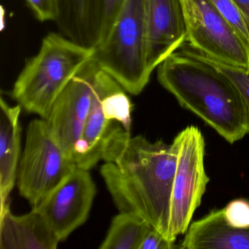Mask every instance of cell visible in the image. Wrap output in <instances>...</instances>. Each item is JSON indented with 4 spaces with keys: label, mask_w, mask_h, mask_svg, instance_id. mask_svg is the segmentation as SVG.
Masks as SVG:
<instances>
[{
    "label": "cell",
    "mask_w": 249,
    "mask_h": 249,
    "mask_svg": "<svg viewBox=\"0 0 249 249\" xmlns=\"http://www.w3.org/2000/svg\"><path fill=\"white\" fill-rule=\"evenodd\" d=\"M176 142L132 138L113 162L100 169L121 213L135 214L170 240V205L177 165Z\"/></svg>",
    "instance_id": "obj_1"
},
{
    "label": "cell",
    "mask_w": 249,
    "mask_h": 249,
    "mask_svg": "<svg viewBox=\"0 0 249 249\" xmlns=\"http://www.w3.org/2000/svg\"><path fill=\"white\" fill-rule=\"evenodd\" d=\"M157 79L182 107L200 118L230 144L249 133L247 110L235 86L185 46L159 65Z\"/></svg>",
    "instance_id": "obj_2"
},
{
    "label": "cell",
    "mask_w": 249,
    "mask_h": 249,
    "mask_svg": "<svg viewBox=\"0 0 249 249\" xmlns=\"http://www.w3.org/2000/svg\"><path fill=\"white\" fill-rule=\"evenodd\" d=\"M94 51L63 35L49 33L43 38L38 53L26 62L11 96L27 113L47 119L56 98L92 59Z\"/></svg>",
    "instance_id": "obj_3"
},
{
    "label": "cell",
    "mask_w": 249,
    "mask_h": 249,
    "mask_svg": "<svg viewBox=\"0 0 249 249\" xmlns=\"http://www.w3.org/2000/svg\"><path fill=\"white\" fill-rule=\"evenodd\" d=\"M123 87L100 68L92 103L75 151L77 167L113 162L131 138L132 103Z\"/></svg>",
    "instance_id": "obj_4"
},
{
    "label": "cell",
    "mask_w": 249,
    "mask_h": 249,
    "mask_svg": "<svg viewBox=\"0 0 249 249\" xmlns=\"http://www.w3.org/2000/svg\"><path fill=\"white\" fill-rule=\"evenodd\" d=\"M92 59L124 89L138 95L149 82L145 0H126L108 37Z\"/></svg>",
    "instance_id": "obj_5"
},
{
    "label": "cell",
    "mask_w": 249,
    "mask_h": 249,
    "mask_svg": "<svg viewBox=\"0 0 249 249\" xmlns=\"http://www.w3.org/2000/svg\"><path fill=\"white\" fill-rule=\"evenodd\" d=\"M51 132L45 119L30 122L17 172V184L32 208L38 206L76 168Z\"/></svg>",
    "instance_id": "obj_6"
},
{
    "label": "cell",
    "mask_w": 249,
    "mask_h": 249,
    "mask_svg": "<svg viewBox=\"0 0 249 249\" xmlns=\"http://www.w3.org/2000/svg\"><path fill=\"white\" fill-rule=\"evenodd\" d=\"M178 159L170 205V231L176 240L185 234L202 202L210 178L204 164L205 142L200 129L188 126L173 140Z\"/></svg>",
    "instance_id": "obj_7"
},
{
    "label": "cell",
    "mask_w": 249,
    "mask_h": 249,
    "mask_svg": "<svg viewBox=\"0 0 249 249\" xmlns=\"http://www.w3.org/2000/svg\"><path fill=\"white\" fill-rule=\"evenodd\" d=\"M186 43L206 57L249 70V46L210 0H183Z\"/></svg>",
    "instance_id": "obj_8"
},
{
    "label": "cell",
    "mask_w": 249,
    "mask_h": 249,
    "mask_svg": "<svg viewBox=\"0 0 249 249\" xmlns=\"http://www.w3.org/2000/svg\"><path fill=\"white\" fill-rule=\"evenodd\" d=\"M100 68L93 59L84 65L56 98L49 117L45 119L58 143L74 161Z\"/></svg>",
    "instance_id": "obj_9"
},
{
    "label": "cell",
    "mask_w": 249,
    "mask_h": 249,
    "mask_svg": "<svg viewBox=\"0 0 249 249\" xmlns=\"http://www.w3.org/2000/svg\"><path fill=\"white\" fill-rule=\"evenodd\" d=\"M97 193L89 170L77 167L38 206L55 235L62 242L88 219Z\"/></svg>",
    "instance_id": "obj_10"
},
{
    "label": "cell",
    "mask_w": 249,
    "mask_h": 249,
    "mask_svg": "<svg viewBox=\"0 0 249 249\" xmlns=\"http://www.w3.org/2000/svg\"><path fill=\"white\" fill-rule=\"evenodd\" d=\"M147 66L152 74L187 40L183 0H145Z\"/></svg>",
    "instance_id": "obj_11"
},
{
    "label": "cell",
    "mask_w": 249,
    "mask_h": 249,
    "mask_svg": "<svg viewBox=\"0 0 249 249\" xmlns=\"http://www.w3.org/2000/svg\"><path fill=\"white\" fill-rule=\"evenodd\" d=\"M60 243L47 221L36 208L14 215L10 204L1 207L0 249H56Z\"/></svg>",
    "instance_id": "obj_12"
},
{
    "label": "cell",
    "mask_w": 249,
    "mask_h": 249,
    "mask_svg": "<svg viewBox=\"0 0 249 249\" xmlns=\"http://www.w3.org/2000/svg\"><path fill=\"white\" fill-rule=\"evenodd\" d=\"M180 249H249V228L230 225L223 209L214 210L190 224Z\"/></svg>",
    "instance_id": "obj_13"
},
{
    "label": "cell",
    "mask_w": 249,
    "mask_h": 249,
    "mask_svg": "<svg viewBox=\"0 0 249 249\" xmlns=\"http://www.w3.org/2000/svg\"><path fill=\"white\" fill-rule=\"evenodd\" d=\"M19 105L10 106L1 97L0 101V196L1 207L8 204V198L17 180L21 158V128Z\"/></svg>",
    "instance_id": "obj_14"
},
{
    "label": "cell",
    "mask_w": 249,
    "mask_h": 249,
    "mask_svg": "<svg viewBox=\"0 0 249 249\" xmlns=\"http://www.w3.org/2000/svg\"><path fill=\"white\" fill-rule=\"evenodd\" d=\"M153 227L135 214L121 213L112 220L100 249H140L148 230Z\"/></svg>",
    "instance_id": "obj_15"
},
{
    "label": "cell",
    "mask_w": 249,
    "mask_h": 249,
    "mask_svg": "<svg viewBox=\"0 0 249 249\" xmlns=\"http://www.w3.org/2000/svg\"><path fill=\"white\" fill-rule=\"evenodd\" d=\"M58 19L69 25L91 26L103 16V0H57Z\"/></svg>",
    "instance_id": "obj_16"
},
{
    "label": "cell",
    "mask_w": 249,
    "mask_h": 249,
    "mask_svg": "<svg viewBox=\"0 0 249 249\" xmlns=\"http://www.w3.org/2000/svg\"><path fill=\"white\" fill-rule=\"evenodd\" d=\"M183 46H185L191 53L213 65L217 69L222 72L226 76L228 77L229 79L235 86L243 98L246 110H247L249 122V70L227 65V64L217 62L213 59H210L192 49L187 43H185Z\"/></svg>",
    "instance_id": "obj_17"
},
{
    "label": "cell",
    "mask_w": 249,
    "mask_h": 249,
    "mask_svg": "<svg viewBox=\"0 0 249 249\" xmlns=\"http://www.w3.org/2000/svg\"><path fill=\"white\" fill-rule=\"evenodd\" d=\"M210 2L228 20L240 37L249 46V35L247 28L232 0H210Z\"/></svg>",
    "instance_id": "obj_18"
},
{
    "label": "cell",
    "mask_w": 249,
    "mask_h": 249,
    "mask_svg": "<svg viewBox=\"0 0 249 249\" xmlns=\"http://www.w3.org/2000/svg\"><path fill=\"white\" fill-rule=\"evenodd\" d=\"M224 218L228 224L238 228H249V201L237 199L223 208Z\"/></svg>",
    "instance_id": "obj_19"
},
{
    "label": "cell",
    "mask_w": 249,
    "mask_h": 249,
    "mask_svg": "<svg viewBox=\"0 0 249 249\" xmlns=\"http://www.w3.org/2000/svg\"><path fill=\"white\" fill-rule=\"evenodd\" d=\"M125 1L126 0H103V22L100 44L108 37Z\"/></svg>",
    "instance_id": "obj_20"
},
{
    "label": "cell",
    "mask_w": 249,
    "mask_h": 249,
    "mask_svg": "<svg viewBox=\"0 0 249 249\" xmlns=\"http://www.w3.org/2000/svg\"><path fill=\"white\" fill-rule=\"evenodd\" d=\"M39 21H56L58 17L57 0H25Z\"/></svg>",
    "instance_id": "obj_21"
},
{
    "label": "cell",
    "mask_w": 249,
    "mask_h": 249,
    "mask_svg": "<svg viewBox=\"0 0 249 249\" xmlns=\"http://www.w3.org/2000/svg\"><path fill=\"white\" fill-rule=\"evenodd\" d=\"M176 241L170 240L154 227L145 234L140 249H173L179 248L175 245Z\"/></svg>",
    "instance_id": "obj_22"
},
{
    "label": "cell",
    "mask_w": 249,
    "mask_h": 249,
    "mask_svg": "<svg viewBox=\"0 0 249 249\" xmlns=\"http://www.w3.org/2000/svg\"><path fill=\"white\" fill-rule=\"evenodd\" d=\"M246 24L249 35V0H232Z\"/></svg>",
    "instance_id": "obj_23"
}]
</instances>
